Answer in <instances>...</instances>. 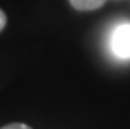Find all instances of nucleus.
Returning <instances> with one entry per match:
<instances>
[{
    "label": "nucleus",
    "instance_id": "nucleus-1",
    "mask_svg": "<svg viewBox=\"0 0 130 129\" xmlns=\"http://www.w3.org/2000/svg\"><path fill=\"white\" fill-rule=\"evenodd\" d=\"M111 51L121 59L130 58V23H121L111 33Z\"/></svg>",
    "mask_w": 130,
    "mask_h": 129
},
{
    "label": "nucleus",
    "instance_id": "nucleus-2",
    "mask_svg": "<svg viewBox=\"0 0 130 129\" xmlns=\"http://www.w3.org/2000/svg\"><path fill=\"white\" fill-rule=\"evenodd\" d=\"M70 3L79 11H93L96 8H101L105 0H70Z\"/></svg>",
    "mask_w": 130,
    "mask_h": 129
},
{
    "label": "nucleus",
    "instance_id": "nucleus-3",
    "mask_svg": "<svg viewBox=\"0 0 130 129\" xmlns=\"http://www.w3.org/2000/svg\"><path fill=\"white\" fill-rule=\"evenodd\" d=\"M2 129H31V127L26 126V124H23V123H11V124L3 126Z\"/></svg>",
    "mask_w": 130,
    "mask_h": 129
},
{
    "label": "nucleus",
    "instance_id": "nucleus-4",
    "mask_svg": "<svg viewBox=\"0 0 130 129\" xmlns=\"http://www.w3.org/2000/svg\"><path fill=\"white\" fill-rule=\"evenodd\" d=\"M5 25H6V14L0 9V31L5 28Z\"/></svg>",
    "mask_w": 130,
    "mask_h": 129
}]
</instances>
